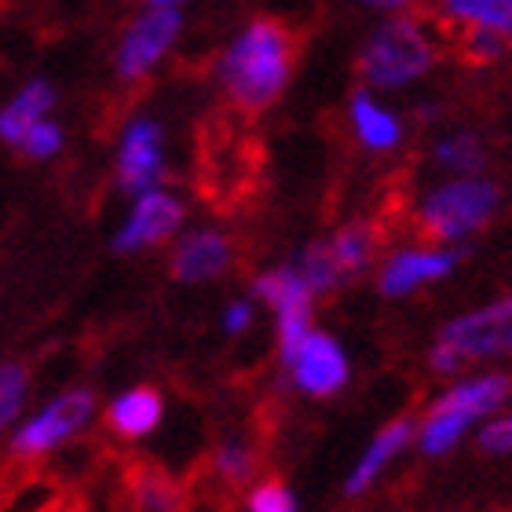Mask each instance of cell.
Masks as SVG:
<instances>
[{"label": "cell", "mask_w": 512, "mask_h": 512, "mask_svg": "<svg viewBox=\"0 0 512 512\" xmlns=\"http://www.w3.org/2000/svg\"><path fill=\"white\" fill-rule=\"evenodd\" d=\"M443 11L454 22L502 33L512 44V0H443Z\"/></svg>", "instance_id": "20"}, {"label": "cell", "mask_w": 512, "mask_h": 512, "mask_svg": "<svg viewBox=\"0 0 512 512\" xmlns=\"http://www.w3.org/2000/svg\"><path fill=\"white\" fill-rule=\"evenodd\" d=\"M165 417V403L161 395L147 384H136V388H125L107 403V428L125 443H136V439H147L154 428L161 425Z\"/></svg>", "instance_id": "14"}, {"label": "cell", "mask_w": 512, "mask_h": 512, "mask_svg": "<svg viewBox=\"0 0 512 512\" xmlns=\"http://www.w3.org/2000/svg\"><path fill=\"white\" fill-rule=\"evenodd\" d=\"M30 370L19 359H4L0 363V436H8L11 428L19 425V417L26 414L30 403Z\"/></svg>", "instance_id": "21"}, {"label": "cell", "mask_w": 512, "mask_h": 512, "mask_svg": "<svg viewBox=\"0 0 512 512\" xmlns=\"http://www.w3.org/2000/svg\"><path fill=\"white\" fill-rule=\"evenodd\" d=\"M498 183L483 176H450L421 198L417 205V227L428 238H436L439 246H461L472 238L483 224H491L498 213Z\"/></svg>", "instance_id": "4"}, {"label": "cell", "mask_w": 512, "mask_h": 512, "mask_svg": "<svg viewBox=\"0 0 512 512\" xmlns=\"http://www.w3.org/2000/svg\"><path fill=\"white\" fill-rule=\"evenodd\" d=\"M414 436H417V425L410 421V417H395V421H388V425L370 439V447L359 454L355 469L348 472V480H344V494H348V498H359V494L370 491V487L384 476V469H388V465H392V461L399 458L410 443H414Z\"/></svg>", "instance_id": "13"}, {"label": "cell", "mask_w": 512, "mask_h": 512, "mask_svg": "<svg viewBox=\"0 0 512 512\" xmlns=\"http://www.w3.org/2000/svg\"><path fill=\"white\" fill-rule=\"evenodd\" d=\"M253 300H231L224 308V330L227 333H246L249 326H253Z\"/></svg>", "instance_id": "29"}, {"label": "cell", "mask_w": 512, "mask_h": 512, "mask_svg": "<svg viewBox=\"0 0 512 512\" xmlns=\"http://www.w3.org/2000/svg\"><path fill=\"white\" fill-rule=\"evenodd\" d=\"M436 66V44L428 30L410 15L384 19L359 52V70L370 88H403L414 85Z\"/></svg>", "instance_id": "3"}, {"label": "cell", "mask_w": 512, "mask_h": 512, "mask_svg": "<svg viewBox=\"0 0 512 512\" xmlns=\"http://www.w3.org/2000/svg\"><path fill=\"white\" fill-rule=\"evenodd\" d=\"M476 439H480V450H487V454H509L512 450V414L491 417V421L476 432Z\"/></svg>", "instance_id": "28"}, {"label": "cell", "mask_w": 512, "mask_h": 512, "mask_svg": "<svg viewBox=\"0 0 512 512\" xmlns=\"http://www.w3.org/2000/svg\"><path fill=\"white\" fill-rule=\"evenodd\" d=\"M96 417V392L85 384L63 388L52 399H44L37 410H26L19 417V425L8 432V450L11 458L19 461H41L55 450H63L66 443H74Z\"/></svg>", "instance_id": "6"}, {"label": "cell", "mask_w": 512, "mask_h": 512, "mask_svg": "<svg viewBox=\"0 0 512 512\" xmlns=\"http://www.w3.org/2000/svg\"><path fill=\"white\" fill-rule=\"evenodd\" d=\"M235 260V246L224 231L216 227H194L187 235H180V242L172 246L169 271L176 282H209L220 278Z\"/></svg>", "instance_id": "12"}, {"label": "cell", "mask_w": 512, "mask_h": 512, "mask_svg": "<svg viewBox=\"0 0 512 512\" xmlns=\"http://www.w3.org/2000/svg\"><path fill=\"white\" fill-rule=\"evenodd\" d=\"M293 267H297V275L308 282V289L315 293V297H319V293H333L337 286L348 282L326 238H319V242H311V246L300 249L297 260H293Z\"/></svg>", "instance_id": "19"}, {"label": "cell", "mask_w": 512, "mask_h": 512, "mask_svg": "<svg viewBox=\"0 0 512 512\" xmlns=\"http://www.w3.org/2000/svg\"><path fill=\"white\" fill-rule=\"evenodd\" d=\"M63 147H66V132L55 118H41L19 143L22 158H30V161H52L63 154Z\"/></svg>", "instance_id": "25"}, {"label": "cell", "mask_w": 512, "mask_h": 512, "mask_svg": "<svg viewBox=\"0 0 512 512\" xmlns=\"http://www.w3.org/2000/svg\"><path fill=\"white\" fill-rule=\"evenodd\" d=\"M289 74H293V41L286 26L271 19L249 22L216 63V81L227 99L249 114L271 107L286 92Z\"/></svg>", "instance_id": "1"}, {"label": "cell", "mask_w": 512, "mask_h": 512, "mask_svg": "<svg viewBox=\"0 0 512 512\" xmlns=\"http://www.w3.org/2000/svg\"><path fill=\"white\" fill-rule=\"evenodd\" d=\"M465 52H469L472 59H480V63H494V59H502V55L509 52V41H505L502 33L476 30V26H469V37H465Z\"/></svg>", "instance_id": "27"}, {"label": "cell", "mask_w": 512, "mask_h": 512, "mask_svg": "<svg viewBox=\"0 0 512 512\" xmlns=\"http://www.w3.org/2000/svg\"><path fill=\"white\" fill-rule=\"evenodd\" d=\"M147 8H180L183 0H143Z\"/></svg>", "instance_id": "31"}, {"label": "cell", "mask_w": 512, "mask_h": 512, "mask_svg": "<svg viewBox=\"0 0 512 512\" xmlns=\"http://www.w3.org/2000/svg\"><path fill=\"white\" fill-rule=\"evenodd\" d=\"M256 450L249 447V443H242V439H227V443H220V447L213 450V472L216 480L227 483V487H246V483H253L256 476Z\"/></svg>", "instance_id": "24"}, {"label": "cell", "mask_w": 512, "mask_h": 512, "mask_svg": "<svg viewBox=\"0 0 512 512\" xmlns=\"http://www.w3.org/2000/svg\"><path fill=\"white\" fill-rule=\"evenodd\" d=\"M502 355H512V297H498L447 322L428 352V366L436 374H458L469 363Z\"/></svg>", "instance_id": "5"}, {"label": "cell", "mask_w": 512, "mask_h": 512, "mask_svg": "<svg viewBox=\"0 0 512 512\" xmlns=\"http://www.w3.org/2000/svg\"><path fill=\"white\" fill-rule=\"evenodd\" d=\"M183 15L180 8H147L128 22L125 33L114 52V70L121 81H143L154 74V66L172 52V44L180 41Z\"/></svg>", "instance_id": "7"}, {"label": "cell", "mask_w": 512, "mask_h": 512, "mask_svg": "<svg viewBox=\"0 0 512 512\" xmlns=\"http://www.w3.org/2000/svg\"><path fill=\"white\" fill-rule=\"evenodd\" d=\"M363 8L384 11V15H403L406 8H414V0H359Z\"/></svg>", "instance_id": "30"}, {"label": "cell", "mask_w": 512, "mask_h": 512, "mask_svg": "<svg viewBox=\"0 0 512 512\" xmlns=\"http://www.w3.org/2000/svg\"><path fill=\"white\" fill-rule=\"evenodd\" d=\"M55 110V85L44 77H33L0 107V143L19 147L22 136L30 132L41 118H52Z\"/></svg>", "instance_id": "15"}, {"label": "cell", "mask_w": 512, "mask_h": 512, "mask_svg": "<svg viewBox=\"0 0 512 512\" xmlns=\"http://www.w3.org/2000/svg\"><path fill=\"white\" fill-rule=\"evenodd\" d=\"M326 242H330L333 256H337V264H341L344 278L363 275L366 267H370V260H374V249H377L374 227H366V224L341 227V231H337V235H330Z\"/></svg>", "instance_id": "22"}, {"label": "cell", "mask_w": 512, "mask_h": 512, "mask_svg": "<svg viewBox=\"0 0 512 512\" xmlns=\"http://www.w3.org/2000/svg\"><path fill=\"white\" fill-rule=\"evenodd\" d=\"M246 512H300V509H297V498H293V491H289L286 483L264 480V483H253V487H249Z\"/></svg>", "instance_id": "26"}, {"label": "cell", "mask_w": 512, "mask_h": 512, "mask_svg": "<svg viewBox=\"0 0 512 512\" xmlns=\"http://www.w3.org/2000/svg\"><path fill=\"white\" fill-rule=\"evenodd\" d=\"M348 114H352L355 136H359V143H363L366 150L384 154V150H395L403 143V121L395 118L384 103H377L370 92H355Z\"/></svg>", "instance_id": "16"}, {"label": "cell", "mask_w": 512, "mask_h": 512, "mask_svg": "<svg viewBox=\"0 0 512 512\" xmlns=\"http://www.w3.org/2000/svg\"><path fill=\"white\" fill-rule=\"evenodd\" d=\"M293 388L304 395H315V399H326V395H337L348 384V352L341 348L337 337L322 330H311L304 341L297 344V352L282 359Z\"/></svg>", "instance_id": "10"}, {"label": "cell", "mask_w": 512, "mask_h": 512, "mask_svg": "<svg viewBox=\"0 0 512 512\" xmlns=\"http://www.w3.org/2000/svg\"><path fill=\"white\" fill-rule=\"evenodd\" d=\"M253 297L264 300L275 315L293 311V308H315V293H311L308 282L297 275L293 264H278V267L260 271V275L253 278Z\"/></svg>", "instance_id": "17"}, {"label": "cell", "mask_w": 512, "mask_h": 512, "mask_svg": "<svg viewBox=\"0 0 512 512\" xmlns=\"http://www.w3.org/2000/svg\"><path fill=\"white\" fill-rule=\"evenodd\" d=\"M439 169L454 172V176H476L483 169V143L472 132H454V136H443L432 150Z\"/></svg>", "instance_id": "23"}, {"label": "cell", "mask_w": 512, "mask_h": 512, "mask_svg": "<svg viewBox=\"0 0 512 512\" xmlns=\"http://www.w3.org/2000/svg\"><path fill=\"white\" fill-rule=\"evenodd\" d=\"M114 176L128 198H136L150 187H161V180H165V132L154 118L139 114L121 128Z\"/></svg>", "instance_id": "9"}, {"label": "cell", "mask_w": 512, "mask_h": 512, "mask_svg": "<svg viewBox=\"0 0 512 512\" xmlns=\"http://www.w3.org/2000/svg\"><path fill=\"white\" fill-rule=\"evenodd\" d=\"M183 220H187V205H183L180 194L169 191V187H150V191L132 198L110 246L118 256L143 253V249H154L180 235Z\"/></svg>", "instance_id": "8"}, {"label": "cell", "mask_w": 512, "mask_h": 512, "mask_svg": "<svg viewBox=\"0 0 512 512\" xmlns=\"http://www.w3.org/2000/svg\"><path fill=\"white\" fill-rule=\"evenodd\" d=\"M458 264V249L454 246H406L395 249L384 260L381 275H377V289L384 297H406L414 289L428 286L447 278Z\"/></svg>", "instance_id": "11"}, {"label": "cell", "mask_w": 512, "mask_h": 512, "mask_svg": "<svg viewBox=\"0 0 512 512\" xmlns=\"http://www.w3.org/2000/svg\"><path fill=\"white\" fill-rule=\"evenodd\" d=\"M136 512H183V487L161 469H136L128 483Z\"/></svg>", "instance_id": "18"}, {"label": "cell", "mask_w": 512, "mask_h": 512, "mask_svg": "<svg viewBox=\"0 0 512 512\" xmlns=\"http://www.w3.org/2000/svg\"><path fill=\"white\" fill-rule=\"evenodd\" d=\"M512 395V381L505 374H480L450 384L436 403L428 406V414L417 425V447L428 458H443L480 425L483 417H491L498 406Z\"/></svg>", "instance_id": "2"}]
</instances>
